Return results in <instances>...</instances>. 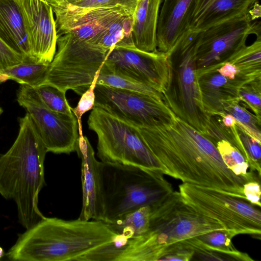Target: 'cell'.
Instances as JSON below:
<instances>
[{
	"mask_svg": "<svg viewBox=\"0 0 261 261\" xmlns=\"http://www.w3.org/2000/svg\"><path fill=\"white\" fill-rule=\"evenodd\" d=\"M260 5L258 1L256 2L249 10V14L251 20H255L260 17Z\"/></svg>",
	"mask_w": 261,
	"mask_h": 261,
	"instance_id": "39",
	"label": "cell"
},
{
	"mask_svg": "<svg viewBox=\"0 0 261 261\" xmlns=\"http://www.w3.org/2000/svg\"><path fill=\"white\" fill-rule=\"evenodd\" d=\"M117 236L103 221L45 217L19 236L6 256L16 261H77Z\"/></svg>",
	"mask_w": 261,
	"mask_h": 261,
	"instance_id": "2",
	"label": "cell"
},
{
	"mask_svg": "<svg viewBox=\"0 0 261 261\" xmlns=\"http://www.w3.org/2000/svg\"><path fill=\"white\" fill-rule=\"evenodd\" d=\"M57 46L43 84L65 92L72 90L80 95L89 88L112 50L70 33L58 37Z\"/></svg>",
	"mask_w": 261,
	"mask_h": 261,
	"instance_id": "8",
	"label": "cell"
},
{
	"mask_svg": "<svg viewBox=\"0 0 261 261\" xmlns=\"http://www.w3.org/2000/svg\"><path fill=\"white\" fill-rule=\"evenodd\" d=\"M194 254L192 249L180 241L175 243L174 248L165 254L160 260L189 261L192 259Z\"/></svg>",
	"mask_w": 261,
	"mask_h": 261,
	"instance_id": "35",
	"label": "cell"
},
{
	"mask_svg": "<svg viewBox=\"0 0 261 261\" xmlns=\"http://www.w3.org/2000/svg\"><path fill=\"white\" fill-rule=\"evenodd\" d=\"M194 0H163L160 10L156 49L168 53L188 30V23Z\"/></svg>",
	"mask_w": 261,
	"mask_h": 261,
	"instance_id": "18",
	"label": "cell"
},
{
	"mask_svg": "<svg viewBox=\"0 0 261 261\" xmlns=\"http://www.w3.org/2000/svg\"><path fill=\"white\" fill-rule=\"evenodd\" d=\"M50 63L27 59L17 65L0 70V84L13 80L20 85L37 87L43 84Z\"/></svg>",
	"mask_w": 261,
	"mask_h": 261,
	"instance_id": "23",
	"label": "cell"
},
{
	"mask_svg": "<svg viewBox=\"0 0 261 261\" xmlns=\"http://www.w3.org/2000/svg\"><path fill=\"white\" fill-rule=\"evenodd\" d=\"M81 159L82 207L79 219L101 220L103 216L100 162L87 137L79 135L75 149Z\"/></svg>",
	"mask_w": 261,
	"mask_h": 261,
	"instance_id": "16",
	"label": "cell"
},
{
	"mask_svg": "<svg viewBox=\"0 0 261 261\" xmlns=\"http://www.w3.org/2000/svg\"><path fill=\"white\" fill-rule=\"evenodd\" d=\"M198 77L203 106L210 116L226 113L224 108L225 102L239 99L240 87L249 81L240 76L229 79L221 75L216 69L204 72Z\"/></svg>",
	"mask_w": 261,
	"mask_h": 261,
	"instance_id": "19",
	"label": "cell"
},
{
	"mask_svg": "<svg viewBox=\"0 0 261 261\" xmlns=\"http://www.w3.org/2000/svg\"><path fill=\"white\" fill-rule=\"evenodd\" d=\"M26 60L0 39V70L17 65Z\"/></svg>",
	"mask_w": 261,
	"mask_h": 261,
	"instance_id": "34",
	"label": "cell"
},
{
	"mask_svg": "<svg viewBox=\"0 0 261 261\" xmlns=\"http://www.w3.org/2000/svg\"><path fill=\"white\" fill-rule=\"evenodd\" d=\"M4 251L3 249V248L0 247V259L4 256Z\"/></svg>",
	"mask_w": 261,
	"mask_h": 261,
	"instance_id": "41",
	"label": "cell"
},
{
	"mask_svg": "<svg viewBox=\"0 0 261 261\" xmlns=\"http://www.w3.org/2000/svg\"><path fill=\"white\" fill-rule=\"evenodd\" d=\"M55 15L57 37L72 34L89 40L120 17L133 15L121 6L80 7L63 1L48 3Z\"/></svg>",
	"mask_w": 261,
	"mask_h": 261,
	"instance_id": "14",
	"label": "cell"
},
{
	"mask_svg": "<svg viewBox=\"0 0 261 261\" xmlns=\"http://www.w3.org/2000/svg\"><path fill=\"white\" fill-rule=\"evenodd\" d=\"M216 70L222 76L230 80L236 79L239 74L237 67L229 62L224 63Z\"/></svg>",
	"mask_w": 261,
	"mask_h": 261,
	"instance_id": "37",
	"label": "cell"
},
{
	"mask_svg": "<svg viewBox=\"0 0 261 261\" xmlns=\"http://www.w3.org/2000/svg\"><path fill=\"white\" fill-rule=\"evenodd\" d=\"M163 0H138L133 16V38L138 49L147 52L156 49V31Z\"/></svg>",
	"mask_w": 261,
	"mask_h": 261,
	"instance_id": "21",
	"label": "cell"
},
{
	"mask_svg": "<svg viewBox=\"0 0 261 261\" xmlns=\"http://www.w3.org/2000/svg\"><path fill=\"white\" fill-rule=\"evenodd\" d=\"M96 84L135 91L164 99L163 94L155 89L116 75L111 72L103 64L99 69Z\"/></svg>",
	"mask_w": 261,
	"mask_h": 261,
	"instance_id": "27",
	"label": "cell"
},
{
	"mask_svg": "<svg viewBox=\"0 0 261 261\" xmlns=\"http://www.w3.org/2000/svg\"><path fill=\"white\" fill-rule=\"evenodd\" d=\"M29 38L32 56L50 63L56 51L57 35L54 12L45 0H18Z\"/></svg>",
	"mask_w": 261,
	"mask_h": 261,
	"instance_id": "15",
	"label": "cell"
},
{
	"mask_svg": "<svg viewBox=\"0 0 261 261\" xmlns=\"http://www.w3.org/2000/svg\"><path fill=\"white\" fill-rule=\"evenodd\" d=\"M35 88L42 101L50 110L63 114L73 113L66 98L65 92L45 83Z\"/></svg>",
	"mask_w": 261,
	"mask_h": 261,
	"instance_id": "29",
	"label": "cell"
},
{
	"mask_svg": "<svg viewBox=\"0 0 261 261\" xmlns=\"http://www.w3.org/2000/svg\"><path fill=\"white\" fill-rule=\"evenodd\" d=\"M179 192L186 204L218 221L233 237L249 234L260 239V207L247 199L211 188L185 182L179 186Z\"/></svg>",
	"mask_w": 261,
	"mask_h": 261,
	"instance_id": "9",
	"label": "cell"
},
{
	"mask_svg": "<svg viewBox=\"0 0 261 261\" xmlns=\"http://www.w3.org/2000/svg\"><path fill=\"white\" fill-rule=\"evenodd\" d=\"M202 32L187 30L171 49L172 77L164 101L175 115L208 138L211 116L206 112L196 70V54Z\"/></svg>",
	"mask_w": 261,
	"mask_h": 261,
	"instance_id": "6",
	"label": "cell"
},
{
	"mask_svg": "<svg viewBox=\"0 0 261 261\" xmlns=\"http://www.w3.org/2000/svg\"><path fill=\"white\" fill-rule=\"evenodd\" d=\"M258 0H194L188 29L202 32L211 27L248 13Z\"/></svg>",
	"mask_w": 261,
	"mask_h": 261,
	"instance_id": "17",
	"label": "cell"
},
{
	"mask_svg": "<svg viewBox=\"0 0 261 261\" xmlns=\"http://www.w3.org/2000/svg\"><path fill=\"white\" fill-rule=\"evenodd\" d=\"M17 100L31 117L47 152L69 154L75 151L79 134L73 113L56 112L48 108L35 87L21 85Z\"/></svg>",
	"mask_w": 261,
	"mask_h": 261,
	"instance_id": "11",
	"label": "cell"
},
{
	"mask_svg": "<svg viewBox=\"0 0 261 261\" xmlns=\"http://www.w3.org/2000/svg\"><path fill=\"white\" fill-rule=\"evenodd\" d=\"M78 1H80V0H50L49 2H48V3H51L53 2L63 1V2H66V3L71 4L72 3H74V2Z\"/></svg>",
	"mask_w": 261,
	"mask_h": 261,
	"instance_id": "40",
	"label": "cell"
},
{
	"mask_svg": "<svg viewBox=\"0 0 261 261\" xmlns=\"http://www.w3.org/2000/svg\"><path fill=\"white\" fill-rule=\"evenodd\" d=\"M249 13L214 25L201 33L196 54L197 76L220 67L246 45L252 34L261 37L260 22L251 23Z\"/></svg>",
	"mask_w": 261,
	"mask_h": 261,
	"instance_id": "12",
	"label": "cell"
},
{
	"mask_svg": "<svg viewBox=\"0 0 261 261\" xmlns=\"http://www.w3.org/2000/svg\"><path fill=\"white\" fill-rule=\"evenodd\" d=\"M99 69L97 72L92 84L81 96L77 105L74 108H71V111L76 117L78 123L79 135H83L82 126V117L87 111L92 110L94 107L95 101L94 89L96 85V80Z\"/></svg>",
	"mask_w": 261,
	"mask_h": 261,
	"instance_id": "32",
	"label": "cell"
},
{
	"mask_svg": "<svg viewBox=\"0 0 261 261\" xmlns=\"http://www.w3.org/2000/svg\"><path fill=\"white\" fill-rule=\"evenodd\" d=\"M164 174L183 183L209 187L246 199L243 186L258 178L235 174L223 162L215 144L178 117L138 128Z\"/></svg>",
	"mask_w": 261,
	"mask_h": 261,
	"instance_id": "1",
	"label": "cell"
},
{
	"mask_svg": "<svg viewBox=\"0 0 261 261\" xmlns=\"http://www.w3.org/2000/svg\"><path fill=\"white\" fill-rule=\"evenodd\" d=\"M240 102L239 99L226 102L224 106L225 113L232 115L238 127L261 143V121L254 114L241 106Z\"/></svg>",
	"mask_w": 261,
	"mask_h": 261,
	"instance_id": "26",
	"label": "cell"
},
{
	"mask_svg": "<svg viewBox=\"0 0 261 261\" xmlns=\"http://www.w3.org/2000/svg\"><path fill=\"white\" fill-rule=\"evenodd\" d=\"M0 39L27 59L35 61L18 0H0Z\"/></svg>",
	"mask_w": 261,
	"mask_h": 261,
	"instance_id": "20",
	"label": "cell"
},
{
	"mask_svg": "<svg viewBox=\"0 0 261 261\" xmlns=\"http://www.w3.org/2000/svg\"><path fill=\"white\" fill-rule=\"evenodd\" d=\"M19 122L15 141L0 155V194L14 201L19 221L27 229L45 217L39 209L38 197L45 184L47 152L29 115Z\"/></svg>",
	"mask_w": 261,
	"mask_h": 261,
	"instance_id": "3",
	"label": "cell"
},
{
	"mask_svg": "<svg viewBox=\"0 0 261 261\" xmlns=\"http://www.w3.org/2000/svg\"><path fill=\"white\" fill-rule=\"evenodd\" d=\"M151 206H145L105 222L118 235L126 239L140 237L149 229Z\"/></svg>",
	"mask_w": 261,
	"mask_h": 261,
	"instance_id": "24",
	"label": "cell"
},
{
	"mask_svg": "<svg viewBox=\"0 0 261 261\" xmlns=\"http://www.w3.org/2000/svg\"><path fill=\"white\" fill-rule=\"evenodd\" d=\"M88 125L97 136V154L101 161L162 172L138 127L94 107Z\"/></svg>",
	"mask_w": 261,
	"mask_h": 261,
	"instance_id": "7",
	"label": "cell"
},
{
	"mask_svg": "<svg viewBox=\"0 0 261 261\" xmlns=\"http://www.w3.org/2000/svg\"><path fill=\"white\" fill-rule=\"evenodd\" d=\"M150 206L148 230L128 239L121 248L117 261L160 260L172 244L225 229L218 221L186 204L179 192L173 191Z\"/></svg>",
	"mask_w": 261,
	"mask_h": 261,
	"instance_id": "4",
	"label": "cell"
},
{
	"mask_svg": "<svg viewBox=\"0 0 261 261\" xmlns=\"http://www.w3.org/2000/svg\"><path fill=\"white\" fill-rule=\"evenodd\" d=\"M221 157L227 166L235 174L257 178L254 172H248L249 164L241 153L228 141L221 140L215 145Z\"/></svg>",
	"mask_w": 261,
	"mask_h": 261,
	"instance_id": "28",
	"label": "cell"
},
{
	"mask_svg": "<svg viewBox=\"0 0 261 261\" xmlns=\"http://www.w3.org/2000/svg\"><path fill=\"white\" fill-rule=\"evenodd\" d=\"M104 65L116 75L148 86L163 94L169 89L172 69L168 56L158 50L147 52L136 47L115 46Z\"/></svg>",
	"mask_w": 261,
	"mask_h": 261,
	"instance_id": "13",
	"label": "cell"
},
{
	"mask_svg": "<svg viewBox=\"0 0 261 261\" xmlns=\"http://www.w3.org/2000/svg\"><path fill=\"white\" fill-rule=\"evenodd\" d=\"M227 62L237 67L238 76L247 81L261 77V37H257L251 45L242 47Z\"/></svg>",
	"mask_w": 261,
	"mask_h": 261,
	"instance_id": "25",
	"label": "cell"
},
{
	"mask_svg": "<svg viewBox=\"0 0 261 261\" xmlns=\"http://www.w3.org/2000/svg\"><path fill=\"white\" fill-rule=\"evenodd\" d=\"M234 237L225 229L212 231L184 241L194 252L199 250L216 251L231 256L234 260H254L248 254L240 252L233 246Z\"/></svg>",
	"mask_w": 261,
	"mask_h": 261,
	"instance_id": "22",
	"label": "cell"
},
{
	"mask_svg": "<svg viewBox=\"0 0 261 261\" xmlns=\"http://www.w3.org/2000/svg\"><path fill=\"white\" fill-rule=\"evenodd\" d=\"M137 2L138 0H80L72 3L71 4L85 7L121 6L128 10L132 14H133Z\"/></svg>",
	"mask_w": 261,
	"mask_h": 261,
	"instance_id": "33",
	"label": "cell"
},
{
	"mask_svg": "<svg viewBox=\"0 0 261 261\" xmlns=\"http://www.w3.org/2000/svg\"><path fill=\"white\" fill-rule=\"evenodd\" d=\"M219 116L221 122L225 126L231 127L236 125V120L232 115L225 113Z\"/></svg>",
	"mask_w": 261,
	"mask_h": 261,
	"instance_id": "38",
	"label": "cell"
},
{
	"mask_svg": "<svg viewBox=\"0 0 261 261\" xmlns=\"http://www.w3.org/2000/svg\"><path fill=\"white\" fill-rule=\"evenodd\" d=\"M243 193L246 199L252 204L260 207V181H249L243 186Z\"/></svg>",
	"mask_w": 261,
	"mask_h": 261,
	"instance_id": "36",
	"label": "cell"
},
{
	"mask_svg": "<svg viewBox=\"0 0 261 261\" xmlns=\"http://www.w3.org/2000/svg\"><path fill=\"white\" fill-rule=\"evenodd\" d=\"M238 96L240 101L261 121V77L244 83L239 89Z\"/></svg>",
	"mask_w": 261,
	"mask_h": 261,
	"instance_id": "30",
	"label": "cell"
},
{
	"mask_svg": "<svg viewBox=\"0 0 261 261\" xmlns=\"http://www.w3.org/2000/svg\"><path fill=\"white\" fill-rule=\"evenodd\" d=\"M100 175L105 222L151 206L173 191L162 171L100 161Z\"/></svg>",
	"mask_w": 261,
	"mask_h": 261,
	"instance_id": "5",
	"label": "cell"
},
{
	"mask_svg": "<svg viewBox=\"0 0 261 261\" xmlns=\"http://www.w3.org/2000/svg\"><path fill=\"white\" fill-rule=\"evenodd\" d=\"M94 94V107L138 128L152 127L175 117L163 100L143 93L96 84Z\"/></svg>",
	"mask_w": 261,
	"mask_h": 261,
	"instance_id": "10",
	"label": "cell"
},
{
	"mask_svg": "<svg viewBox=\"0 0 261 261\" xmlns=\"http://www.w3.org/2000/svg\"><path fill=\"white\" fill-rule=\"evenodd\" d=\"M239 139L245 153V159L251 171H257L260 177L261 143H259L246 132L237 126Z\"/></svg>",
	"mask_w": 261,
	"mask_h": 261,
	"instance_id": "31",
	"label": "cell"
},
{
	"mask_svg": "<svg viewBox=\"0 0 261 261\" xmlns=\"http://www.w3.org/2000/svg\"><path fill=\"white\" fill-rule=\"evenodd\" d=\"M3 109L1 108H0V116L3 113Z\"/></svg>",
	"mask_w": 261,
	"mask_h": 261,
	"instance_id": "42",
	"label": "cell"
}]
</instances>
